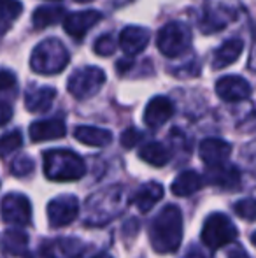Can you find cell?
Masks as SVG:
<instances>
[{
	"instance_id": "cell-1",
	"label": "cell",
	"mask_w": 256,
	"mask_h": 258,
	"mask_svg": "<svg viewBox=\"0 0 256 258\" xmlns=\"http://www.w3.org/2000/svg\"><path fill=\"white\" fill-rule=\"evenodd\" d=\"M149 241L156 253H174L183 241V213L178 206L168 204L156 214L149 227Z\"/></svg>"
},
{
	"instance_id": "cell-2",
	"label": "cell",
	"mask_w": 256,
	"mask_h": 258,
	"mask_svg": "<svg viewBox=\"0 0 256 258\" xmlns=\"http://www.w3.org/2000/svg\"><path fill=\"white\" fill-rule=\"evenodd\" d=\"M127 204V191L121 184L97 191L86 202V223L106 225L118 216Z\"/></svg>"
},
{
	"instance_id": "cell-3",
	"label": "cell",
	"mask_w": 256,
	"mask_h": 258,
	"mask_svg": "<svg viewBox=\"0 0 256 258\" xmlns=\"http://www.w3.org/2000/svg\"><path fill=\"white\" fill-rule=\"evenodd\" d=\"M42 162L46 177L58 183L77 181L86 174L84 160L70 150H48L42 155Z\"/></svg>"
},
{
	"instance_id": "cell-4",
	"label": "cell",
	"mask_w": 256,
	"mask_h": 258,
	"mask_svg": "<svg viewBox=\"0 0 256 258\" xmlns=\"http://www.w3.org/2000/svg\"><path fill=\"white\" fill-rule=\"evenodd\" d=\"M70 61V53L62 41L55 37L44 39L30 54V67L35 74L53 76L62 72Z\"/></svg>"
},
{
	"instance_id": "cell-5",
	"label": "cell",
	"mask_w": 256,
	"mask_h": 258,
	"mask_svg": "<svg viewBox=\"0 0 256 258\" xmlns=\"http://www.w3.org/2000/svg\"><path fill=\"white\" fill-rule=\"evenodd\" d=\"M192 30L181 21H168L160 28L156 35V48L163 56L176 58L186 53L192 46Z\"/></svg>"
},
{
	"instance_id": "cell-6",
	"label": "cell",
	"mask_w": 256,
	"mask_h": 258,
	"mask_svg": "<svg viewBox=\"0 0 256 258\" xmlns=\"http://www.w3.org/2000/svg\"><path fill=\"white\" fill-rule=\"evenodd\" d=\"M239 235L233 221L226 214L212 213L207 216L202 227V242L211 249H219L223 246L233 242Z\"/></svg>"
},
{
	"instance_id": "cell-7",
	"label": "cell",
	"mask_w": 256,
	"mask_h": 258,
	"mask_svg": "<svg viewBox=\"0 0 256 258\" xmlns=\"http://www.w3.org/2000/svg\"><path fill=\"white\" fill-rule=\"evenodd\" d=\"M104 83H106V72L99 67L88 65V67H81L72 72L67 83V90L74 99L86 100L97 95Z\"/></svg>"
},
{
	"instance_id": "cell-8",
	"label": "cell",
	"mask_w": 256,
	"mask_h": 258,
	"mask_svg": "<svg viewBox=\"0 0 256 258\" xmlns=\"http://www.w3.org/2000/svg\"><path fill=\"white\" fill-rule=\"evenodd\" d=\"M2 218L14 227H27L32 221V204L21 194H7L2 201Z\"/></svg>"
},
{
	"instance_id": "cell-9",
	"label": "cell",
	"mask_w": 256,
	"mask_h": 258,
	"mask_svg": "<svg viewBox=\"0 0 256 258\" xmlns=\"http://www.w3.org/2000/svg\"><path fill=\"white\" fill-rule=\"evenodd\" d=\"M79 202L74 195H60L48 204V221L53 228L72 223L77 218Z\"/></svg>"
},
{
	"instance_id": "cell-10",
	"label": "cell",
	"mask_w": 256,
	"mask_h": 258,
	"mask_svg": "<svg viewBox=\"0 0 256 258\" xmlns=\"http://www.w3.org/2000/svg\"><path fill=\"white\" fill-rule=\"evenodd\" d=\"M102 20V13L97 9H86L79 13H70L63 20V30L75 41H81L99 21Z\"/></svg>"
},
{
	"instance_id": "cell-11",
	"label": "cell",
	"mask_w": 256,
	"mask_h": 258,
	"mask_svg": "<svg viewBox=\"0 0 256 258\" xmlns=\"http://www.w3.org/2000/svg\"><path fill=\"white\" fill-rule=\"evenodd\" d=\"M251 85L242 78V76H223L216 83V93L225 102H240V100L249 99Z\"/></svg>"
},
{
	"instance_id": "cell-12",
	"label": "cell",
	"mask_w": 256,
	"mask_h": 258,
	"mask_svg": "<svg viewBox=\"0 0 256 258\" xmlns=\"http://www.w3.org/2000/svg\"><path fill=\"white\" fill-rule=\"evenodd\" d=\"M172 114H174V102L168 97L156 95L147 102L142 119L149 128H160L172 118Z\"/></svg>"
},
{
	"instance_id": "cell-13",
	"label": "cell",
	"mask_w": 256,
	"mask_h": 258,
	"mask_svg": "<svg viewBox=\"0 0 256 258\" xmlns=\"http://www.w3.org/2000/svg\"><path fill=\"white\" fill-rule=\"evenodd\" d=\"M230 153H232V144L223 139H218V137L204 139L198 146V155L207 167L225 165Z\"/></svg>"
},
{
	"instance_id": "cell-14",
	"label": "cell",
	"mask_w": 256,
	"mask_h": 258,
	"mask_svg": "<svg viewBox=\"0 0 256 258\" xmlns=\"http://www.w3.org/2000/svg\"><path fill=\"white\" fill-rule=\"evenodd\" d=\"M149 30L144 27H137V25H128L121 30L120 34V48L127 56H135V54L142 53L149 44Z\"/></svg>"
},
{
	"instance_id": "cell-15",
	"label": "cell",
	"mask_w": 256,
	"mask_h": 258,
	"mask_svg": "<svg viewBox=\"0 0 256 258\" xmlns=\"http://www.w3.org/2000/svg\"><path fill=\"white\" fill-rule=\"evenodd\" d=\"M28 132H30V139L34 143H44V141H55L65 137L67 126L62 118L37 119L30 125Z\"/></svg>"
},
{
	"instance_id": "cell-16",
	"label": "cell",
	"mask_w": 256,
	"mask_h": 258,
	"mask_svg": "<svg viewBox=\"0 0 256 258\" xmlns=\"http://www.w3.org/2000/svg\"><path fill=\"white\" fill-rule=\"evenodd\" d=\"M204 179L212 186L235 190L240 186V170L235 165H226V163L219 167H209Z\"/></svg>"
},
{
	"instance_id": "cell-17",
	"label": "cell",
	"mask_w": 256,
	"mask_h": 258,
	"mask_svg": "<svg viewBox=\"0 0 256 258\" xmlns=\"http://www.w3.org/2000/svg\"><path fill=\"white\" fill-rule=\"evenodd\" d=\"M244 51V41L240 37H232L228 41H225L218 49H214V54H212V67L216 71L219 69H225L228 65H232L233 61L239 60V56Z\"/></svg>"
},
{
	"instance_id": "cell-18",
	"label": "cell",
	"mask_w": 256,
	"mask_h": 258,
	"mask_svg": "<svg viewBox=\"0 0 256 258\" xmlns=\"http://www.w3.org/2000/svg\"><path fill=\"white\" fill-rule=\"evenodd\" d=\"M235 18L232 11H228L223 6H211L205 9V16L200 21V30L204 34H216L228 27L230 21Z\"/></svg>"
},
{
	"instance_id": "cell-19",
	"label": "cell",
	"mask_w": 256,
	"mask_h": 258,
	"mask_svg": "<svg viewBox=\"0 0 256 258\" xmlns=\"http://www.w3.org/2000/svg\"><path fill=\"white\" fill-rule=\"evenodd\" d=\"M56 99V90L51 86H32L25 95V107L30 112H46Z\"/></svg>"
},
{
	"instance_id": "cell-20",
	"label": "cell",
	"mask_w": 256,
	"mask_h": 258,
	"mask_svg": "<svg viewBox=\"0 0 256 258\" xmlns=\"http://www.w3.org/2000/svg\"><path fill=\"white\" fill-rule=\"evenodd\" d=\"M161 197H163V186L160 183H146L133 194L132 204L142 214H146L153 209L154 204H158V201H161Z\"/></svg>"
},
{
	"instance_id": "cell-21",
	"label": "cell",
	"mask_w": 256,
	"mask_h": 258,
	"mask_svg": "<svg viewBox=\"0 0 256 258\" xmlns=\"http://www.w3.org/2000/svg\"><path fill=\"white\" fill-rule=\"evenodd\" d=\"M74 137L79 143L93 148H106L113 143V134L106 128H99V126H77L74 130Z\"/></svg>"
},
{
	"instance_id": "cell-22",
	"label": "cell",
	"mask_w": 256,
	"mask_h": 258,
	"mask_svg": "<svg viewBox=\"0 0 256 258\" xmlns=\"http://www.w3.org/2000/svg\"><path fill=\"white\" fill-rule=\"evenodd\" d=\"M204 181V177L195 170H185L172 181L170 190L176 197H190V195L197 194L198 190H202Z\"/></svg>"
},
{
	"instance_id": "cell-23",
	"label": "cell",
	"mask_w": 256,
	"mask_h": 258,
	"mask_svg": "<svg viewBox=\"0 0 256 258\" xmlns=\"http://www.w3.org/2000/svg\"><path fill=\"white\" fill-rule=\"evenodd\" d=\"M67 18L63 7L58 6H41L34 11L32 14V25H34L35 30H42V28H48L56 25L58 21H63Z\"/></svg>"
},
{
	"instance_id": "cell-24",
	"label": "cell",
	"mask_w": 256,
	"mask_h": 258,
	"mask_svg": "<svg viewBox=\"0 0 256 258\" xmlns=\"http://www.w3.org/2000/svg\"><path fill=\"white\" fill-rule=\"evenodd\" d=\"M2 244H4V251L7 255L20 256V258L28 255V235L23 230H18V228L6 230L2 235Z\"/></svg>"
},
{
	"instance_id": "cell-25",
	"label": "cell",
	"mask_w": 256,
	"mask_h": 258,
	"mask_svg": "<svg viewBox=\"0 0 256 258\" xmlns=\"http://www.w3.org/2000/svg\"><path fill=\"white\" fill-rule=\"evenodd\" d=\"M139 156L144 160V162L149 163V165H153V167H163L165 163L170 160L168 150L161 143H158V141L144 144L139 151Z\"/></svg>"
},
{
	"instance_id": "cell-26",
	"label": "cell",
	"mask_w": 256,
	"mask_h": 258,
	"mask_svg": "<svg viewBox=\"0 0 256 258\" xmlns=\"http://www.w3.org/2000/svg\"><path fill=\"white\" fill-rule=\"evenodd\" d=\"M23 4L20 0H0V23H2L4 34L9 30L11 23L21 16Z\"/></svg>"
},
{
	"instance_id": "cell-27",
	"label": "cell",
	"mask_w": 256,
	"mask_h": 258,
	"mask_svg": "<svg viewBox=\"0 0 256 258\" xmlns=\"http://www.w3.org/2000/svg\"><path fill=\"white\" fill-rule=\"evenodd\" d=\"M23 144V136H21L20 130H13V132L4 134L2 137V144H0V153L4 158H7L11 153L18 151Z\"/></svg>"
},
{
	"instance_id": "cell-28",
	"label": "cell",
	"mask_w": 256,
	"mask_h": 258,
	"mask_svg": "<svg viewBox=\"0 0 256 258\" xmlns=\"http://www.w3.org/2000/svg\"><path fill=\"white\" fill-rule=\"evenodd\" d=\"M116 46H120V41H116V37L113 34H104L95 41L93 51L100 54V56H111L116 51Z\"/></svg>"
},
{
	"instance_id": "cell-29",
	"label": "cell",
	"mask_w": 256,
	"mask_h": 258,
	"mask_svg": "<svg viewBox=\"0 0 256 258\" xmlns=\"http://www.w3.org/2000/svg\"><path fill=\"white\" fill-rule=\"evenodd\" d=\"M233 211L237 216H240L246 221L256 220V201L254 199H242V201L233 204Z\"/></svg>"
},
{
	"instance_id": "cell-30",
	"label": "cell",
	"mask_w": 256,
	"mask_h": 258,
	"mask_svg": "<svg viewBox=\"0 0 256 258\" xmlns=\"http://www.w3.org/2000/svg\"><path fill=\"white\" fill-rule=\"evenodd\" d=\"M32 170H34V160L27 155L18 156V158H14L13 163H11V174H13V176L23 177V176H28Z\"/></svg>"
},
{
	"instance_id": "cell-31",
	"label": "cell",
	"mask_w": 256,
	"mask_h": 258,
	"mask_svg": "<svg viewBox=\"0 0 256 258\" xmlns=\"http://www.w3.org/2000/svg\"><path fill=\"white\" fill-rule=\"evenodd\" d=\"M16 76L9 71V69H2V74H0V90H2V95H9V93H16Z\"/></svg>"
},
{
	"instance_id": "cell-32",
	"label": "cell",
	"mask_w": 256,
	"mask_h": 258,
	"mask_svg": "<svg viewBox=\"0 0 256 258\" xmlns=\"http://www.w3.org/2000/svg\"><path fill=\"white\" fill-rule=\"evenodd\" d=\"M140 139H142V132H139L137 128L130 126V128L123 130L120 141H121V146L127 148V150H132L133 146H137V144L140 143Z\"/></svg>"
},
{
	"instance_id": "cell-33",
	"label": "cell",
	"mask_w": 256,
	"mask_h": 258,
	"mask_svg": "<svg viewBox=\"0 0 256 258\" xmlns=\"http://www.w3.org/2000/svg\"><path fill=\"white\" fill-rule=\"evenodd\" d=\"M11 116H13V109H11L9 102L2 100V104H0V123H2V125H7Z\"/></svg>"
},
{
	"instance_id": "cell-34",
	"label": "cell",
	"mask_w": 256,
	"mask_h": 258,
	"mask_svg": "<svg viewBox=\"0 0 256 258\" xmlns=\"http://www.w3.org/2000/svg\"><path fill=\"white\" fill-rule=\"evenodd\" d=\"M35 258H55V253H53V248H51V244H42L41 248H39V251H37V256Z\"/></svg>"
},
{
	"instance_id": "cell-35",
	"label": "cell",
	"mask_w": 256,
	"mask_h": 258,
	"mask_svg": "<svg viewBox=\"0 0 256 258\" xmlns=\"http://www.w3.org/2000/svg\"><path fill=\"white\" fill-rule=\"evenodd\" d=\"M132 61H130V60H120V61H118V63H116V67H118V72H120V74H125V72H127L128 71V69L130 67H132Z\"/></svg>"
},
{
	"instance_id": "cell-36",
	"label": "cell",
	"mask_w": 256,
	"mask_h": 258,
	"mask_svg": "<svg viewBox=\"0 0 256 258\" xmlns=\"http://www.w3.org/2000/svg\"><path fill=\"white\" fill-rule=\"evenodd\" d=\"M185 258H204V253L200 251V249H197L193 246V248H190L188 249V253L185 255Z\"/></svg>"
},
{
	"instance_id": "cell-37",
	"label": "cell",
	"mask_w": 256,
	"mask_h": 258,
	"mask_svg": "<svg viewBox=\"0 0 256 258\" xmlns=\"http://www.w3.org/2000/svg\"><path fill=\"white\" fill-rule=\"evenodd\" d=\"M228 258H249V256H247V253L244 251L242 248H237V249H233V251L230 253Z\"/></svg>"
},
{
	"instance_id": "cell-38",
	"label": "cell",
	"mask_w": 256,
	"mask_h": 258,
	"mask_svg": "<svg viewBox=\"0 0 256 258\" xmlns=\"http://www.w3.org/2000/svg\"><path fill=\"white\" fill-rule=\"evenodd\" d=\"M93 258H113L109 255V253H106V251H102V253H99V255H95Z\"/></svg>"
},
{
	"instance_id": "cell-39",
	"label": "cell",
	"mask_w": 256,
	"mask_h": 258,
	"mask_svg": "<svg viewBox=\"0 0 256 258\" xmlns=\"http://www.w3.org/2000/svg\"><path fill=\"white\" fill-rule=\"evenodd\" d=\"M251 242H253V244L256 246V232H254L253 235H251Z\"/></svg>"
},
{
	"instance_id": "cell-40",
	"label": "cell",
	"mask_w": 256,
	"mask_h": 258,
	"mask_svg": "<svg viewBox=\"0 0 256 258\" xmlns=\"http://www.w3.org/2000/svg\"><path fill=\"white\" fill-rule=\"evenodd\" d=\"M75 2H79V4H84V2H92V0H75Z\"/></svg>"
},
{
	"instance_id": "cell-41",
	"label": "cell",
	"mask_w": 256,
	"mask_h": 258,
	"mask_svg": "<svg viewBox=\"0 0 256 258\" xmlns=\"http://www.w3.org/2000/svg\"><path fill=\"white\" fill-rule=\"evenodd\" d=\"M70 258H81V256H79V255H77V256H70Z\"/></svg>"
}]
</instances>
